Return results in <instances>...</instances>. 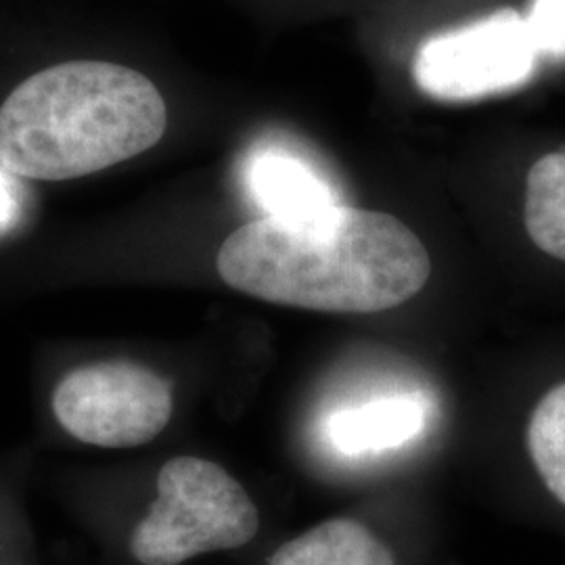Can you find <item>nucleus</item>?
Masks as SVG:
<instances>
[{
	"instance_id": "nucleus-9",
	"label": "nucleus",
	"mask_w": 565,
	"mask_h": 565,
	"mask_svg": "<svg viewBox=\"0 0 565 565\" xmlns=\"http://www.w3.org/2000/svg\"><path fill=\"white\" fill-rule=\"evenodd\" d=\"M522 216L532 245L565 264V149L543 153L530 166Z\"/></svg>"
},
{
	"instance_id": "nucleus-10",
	"label": "nucleus",
	"mask_w": 565,
	"mask_h": 565,
	"mask_svg": "<svg viewBox=\"0 0 565 565\" xmlns=\"http://www.w3.org/2000/svg\"><path fill=\"white\" fill-rule=\"evenodd\" d=\"M527 450L551 494L565 505V382L551 387L532 411Z\"/></svg>"
},
{
	"instance_id": "nucleus-4",
	"label": "nucleus",
	"mask_w": 565,
	"mask_h": 565,
	"mask_svg": "<svg viewBox=\"0 0 565 565\" xmlns=\"http://www.w3.org/2000/svg\"><path fill=\"white\" fill-rule=\"evenodd\" d=\"M541 63L525 18L501 9L459 30L425 41L413 76L438 102H478L525 86Z\"/></svg>"
},
{
	"instance_id": "nucleus-11",
	"label": "nucleus",
	"mask_w": 565,
	"mask_h": 565,
	"mask_svg": "<svg viewBox=\"0 0 565 565\" xmlns=\"http://www.w3.org/2000/svg\"><path fill=\"white\" fill-rule=\"evenodd\" d=\"M524 18L541 60H565V0H532Z\"/></svg>"
},
{
	"instance_id": "nucleus-6",
	"label": "nucleus",
	"mask_w": 565,
	"mask_h": 565,
	"mask_svg": "<svg viewBox=\"0 0 565 565\" xmlns=\"http://www.w3.org/2000/svg\"><path fill=\"white\" fill-rule=\"evenodd\" d=\"M247 182L266 216L282 223H308L340 205L331 186L310 163L277 149L263 151L252 160Z\"/></svg>"
},
{
	"instance_id": "nucleus-12",
	"label": "nucleus",
	"mask_w": 565,
	"mask_h": 565,
	"mask_svg": "<svg viewBox=\"0 0 565 565\" xmlns=\"http://www.w3.org/2000/svg\"><path fill=\"white\" fill-rule=\"evenodd\" d=\"M11 210H13V198H11L9 184L0 174V224H4L11 218Z\"/></svg>"
},
{
	"instance_id": "nucleus-2",
	"label": "nucleus",
	"mask_w": 565,
	"mask_h": 565,
	"mask_svg": "<svg viewBox=\"0 0 565 565\" xmlns=\"http://www.w3.org/2000/svg\"><path fill=\"white\" fill-rule=\"evenodd\" d=\"M166 124L162 95L139 70L61 61L0 105V166L32 181L78 179L151 149Z\"/></svg>"
},
{
	"instance_id": "nucleus-5",
	"label": "nucleus",
	"mask_w": 565,
	"mask_h": 565,
	"mask_svg": "<svg viewBox=\"0 0 565 565\" xmlns=\"http://www.w3.org/2000/svg\"><path fill=\"white\" fill-rule=\"evenodd\" d=\"M53 413L81 443L132 448L162 434L172 417V390L141 364H88L61 380Z\"/></svg>"
},
{
	"instance_id": "nucleus-3",
	"label": "nucleus",
	"mask_w": 565,
	"mask_h": 565,
	"mask_svg": "<svg viewBox=\"0 0 565 565\" xmlns=\"http://www.w3.org/2000/svg\"><path fill=\"white\" fill-rule=\"evenodd\" d=\"M260 527L249 494L221 465L177 457L158 476V499L135 527L142 565H181L203 553L247 545Z\"/></svg>"
},
{
	"instance_id": "nucleus-8",
	"label": "nucleus",
	"mask_w": 565,
	"mask_h": 565,
	"mask_svg": "<svg viewBox=\"0 0 565 565\" xmlns=\"http://www.w3.org/2000/svg\"><path fill=\"white\" fill-rule=\"evenodd\" d=\"M268 565H396L387 546L356 520H329L285 543Z\"/></svg>"
},
{
	"instance_id": "nucleus-1",
	"label": "nucleus",
	"mask_w": 565,
	"mask_h": 565,
	"mask_svg": "<svg viewBox=\"0 0 565 565\" xmlns=\"http://www.w3.org/2000/svg\"><path fill=\"white\" fill-rule=\"evenodd\" d=\"M216 264L226 285L252 298L340 315L396 308L431 275L424 242L406 224L345 205L308 223L243 224Z\"/></svg>"
},
{
	"instance_id": "nucleus-7",
	"label": "nucleus",
	"mask_w": 565,
	"mask_h": 565,
	"mask_svg": "<svg viewBox=\"0 0 565 565\" xmlns=\"http://www.w3.org/2000/svg\"><path fill=\"white\" fill-rule=\"evenodd\" d=\"M424 424L425 411L419 401L385 398L333 415L327 434L343 455H364L406 445Z\"/></svg>"
}]
</instances>
